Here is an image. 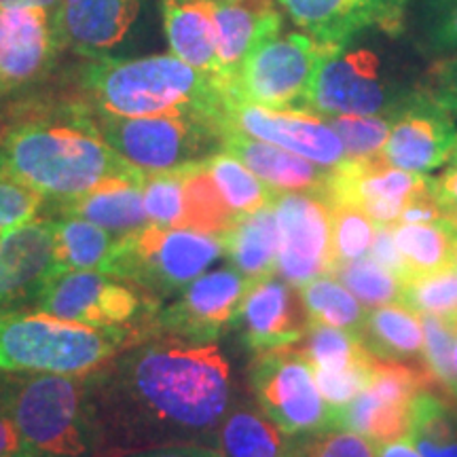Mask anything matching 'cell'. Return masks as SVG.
<instances>
[{"mask_svg": "<svg viewBox=\"0 0 457 457\" xmlns=\"http://www.w3.org/2000/svg\"><path fill=\"white\" fill-rule=\"evenodd\" d=\"M37 305L49 316L85 327H125L138 316V293L100 271H54L37 295Z\"/></svg>", "mask_w": 457, "mask_h": 457, "instance_id": "cell-12", "label": "cell"}, {"mask_svg": "<svg viewBox=\"0 0 457 457\" xmlns=\"http://www.w3.org/2000/svg\"><path fill=\"white\" fill-rule=\"evenodd\" d=\"M233 129L256 140L282 146L310 162L337 168L345 162V148L339 136L322 117L305 111H271L227 96L222 111V131Z\"/></svg>", "mask_w": 457, "mask_h": 457, "instance_id": "cell-15", "label": "cell"}, {"mask_svg": "<svg viewBox=\"0 0 457 457\" xmlns=\"http://www.w3.org/2000/svg\"><path fill=\"white\" fill-rule=\"evenodd\" d=\"M299 296L310 322L343 328L360 337L367 320V307L335 276H320L299 286Z\"/></svg>", "mask_w": 457, "mask_h": 457, "instance_id": "cell-34", "label": "cell"}, {"mask_svg": "<svg viewBox=\"0 0 457 457\" xmlns=\"http://www.w3.org/2000/svg\"><path fill=\"white\" fill-rule=\"evenodd\" d=\"M222 151L239 159L256 179L276 193H322L327 195L333 168H324L310 159L295 155L282 146L256 140L242 131L222 134Z\"/></svg>", "mask_w": 457, "mask_h": 457, "instance_id": "cell-22", "label": "cell"}, {"mask_svg": "<svg viewBox=\"0 0 457 457\" xmlns=\"http://www.w3.org/2000/svg\"><path fill=\"white\" fill-rule=\"evenodd\" d=\"M11 457H34V455H30V453H20V455H11Z\"/></svg>", "mask_w": 457, "mask_h": 457, "instance_id": "cell-57", "label": "cell"}, {"mask_svg": "<svg viewBox=\"0 0 457 457\" xmlns=\"http://www.w3.org/2000/svg\"><path fill=\"white\" fill-rule=\"evenodd\" d=\"M369 253H370V259L379 262V265H384L386 270H390L392 273H396V276L400 278V282H403L404 262L396 248V242H394L390 227L375 225V237H373V244H370Z\"/></svg>", "mask_w": 457, "mask_h": 457, "instance_id": "cell-49", "label": "cell"}, {"mask_svg": "<svg viewBox=\"0 0 457 457\" xmlns=\"http://www.w3.org/2000/svg\"><path fill=\"white\" fill-rule=\"evenodd\" d=\"M273 210L279 225V278L290 286L333 276V214L322 193H278Z\"/></svg>", "mask_w": 457, "mask_h": 457, "instance_id": "cell-11", "label": "cell"}, {"mask_svg": "<svg viewBox=\"0 0 457 457\" xmlns=\"http://www.w3.org/2000/svg\"><path fill=\"white\" fill-rule=\"evenodd\" d=\"M253 286L233 270L204 273L180 290V296L157 313V328L187 341H216L237 320L244 296Z\"/></svg>", "mask_w": 457, "mask_h": 457, "instance_id": "cell-14", "label": "cell"}, {"mask_svg": "<svg viewBox=\"0 0 457 457\" xmlns=\"http://www.w3.org/2000/svg\"><path fill=\"white\" fill-rule=\"evenodd\" d=\"M434 185V180H432ZM441 208H438L436 197H434L432 187L426 191L417 193L411 202L404 205L403 212H400L398 225H415V222H436L441 220Z\"/></svg>", "mask_w": 457, "mask_h": 457, "instance_id": "cell-50", "label": "cell"}, {"mask_svg": "<svg viewBox=\"0 0 457 457\" xmlns=\"http://www.w3.org/2000/svg\"><path fill=\"white\" fill-rule=\"evenodd\" d=\"M420 41L428 55L438 60L457 57V0H424Z\"/></svg>", "mask_w": 457, "mask_h": 457, "instance_id": "cell-42", "label": "cell"}, {"mask_svg": "<svg viewBox=\"0 0 457 457\" xmlns=\"http://www.w3.org/2000/svg\"><path fill=\"white\" fill-rule=\"evenodd\" d=\"M222 242L233 270L250 282L273 276L278 271L279 254V225L273 202L253 214L239 216Z\"/></svg>", "mask_w": 457, "mask_h": 457, "instance_id": "cell-26", "label": "cell"}, {"mask_svg": "<svg viewBox=\"0 0 457 457\" xmlns=\"http://www.w3.org/2000/svg\"><path fill=\"white\" fill-rule=\"evenodd\" d=\"M394 242L404 262V279L453 267L455 225L449 220L392 227Z\"/></svg>", "mask_w": 457, "mask_h": 457, "instance_id": "cell-30", "label": "cell"}, {"mask_svg": "<svg viewBox=\"0 0 457 457\" xmlns=\"http://www.w3.org/2000/svg\"><path fill=\"white\" fill-rule=\"evenodd\" d=\"M424 91L436 104L457 117V57L441 60L432 68Z\"/></svg>", "mask_w": 457, "mask_h": 457, "instance_id": "cell-47", "label": "cell"}, {"mask_svg": "<svg viewBox=\"0 0 457 457\" xmlns=\"http://www.w3.org/2000/svg\"><path fill=\"white\" fill-rule=\"evenodd\" d=\"M333 276L367 310L400 301V288H403L400 278L390 270H386L384 265H379L377 261L367 259V256L337 265Z\"/></svg>", "mask_w": 457, "mask_h": 457, "instance_id": "cell-38", "label": "cell"}, {"mask_svg": "<svg viewBox=\"0 0 457 457\" xmlns=\"http://www.w3.org/2000/svg\"><path fill=\"white\" fill-rule=\"evenodd\" d=\"M322 119L339 136L347 159H367L381 155L394 114H339Z\"/></svg>", "mask_w": 457, "mask_h": 457, "instance_id": "cell-39", "label": "cell"}, {"mask_svg": "<svg viewBox=\"0 0 457 457\" xmlns=\"http://www.w3.org/2000/svg\"><path fill=\"white\" fill-rule=\"evenodd\" d=\"M453 267L457 270V227H455V256H453Z\"/></svg>", "mask_w": 457, "mask_h": 457, "instance_id": "cell-56", "label": "cell"}, {"mask_svg": "<svg viewBox=\"0 0 457 457\" xmlns=\"http://www.w3.org/2000/svg\"><path fill=\"white\" fill-rule=\"evenodd\" d=\"M377 457H421V455L420 451L407 441V438H403V441L379 445V447H377Z\"/></svg>", "mask_w": 457, "mask_h": 457, "instance_id": "cell-53", "label": "cell"}, {"mask_svg": "<svg viewBox=\"0 0 457 457\" xmlns=\"http://www.w3.org/2000/svg\"><path fill=\"white\" fill-rule=\"evenodd\" d=\"M128 457H225L219 449L205 447L199 443H170L155 445V447H145L134 451Z\"/></svg>", "mask_w": 457, "mask_h": 457, "instance_id": "cell-51", "label": "cell"}, {"mask_svg": "<svg viewBox=\"0 0 457 457\" xmlns=\"http://www.w3.org/2000/svg\"><path fill=\"white\" fill-rule=\"evenodd\" d=\"M83 83L98 112L112 117L202 114L222 128L225 89L214 77L171 54L136 60L96 57Z\"/></svg>", "mask_w": 457, "mask_h": 457, "instance_id": "cell-3", "label": "cell"}, {"mask_svg": "<svg viewBox=\"0 0 457 457\" xmlns=\"http://www.w3.org/2000/svg\"><path fill=\"white\" fill-rule=\"evenodd\" d=\"M360 339L379 360L407 364L424 362V333L420 318L400 303L373 307L367 312Z\"/></svg>", "mask_w": 457, "mask_h": 457, "instance_id": "cell-28", "label": "cell"}, {"mask_svg": "<svg viewBox=\"0 0 457 457\" xmlns=\"http://www.w3.org/2000/svg\"><path fill=\"white\" fill-rule=\"evenodd\" d=\"M0 171L60 202L85 195L108 180L145 179V171L112 151L94 117L81 111L11 128L0 138Z\"/></svg>", "mask_w": 457, "mask_h": 457, "instance_id": "cell-2", "label": "cell"}, {"mask_svg": "<svg viewBox=\"0 0 457 457\" xmlns=\"http://www.w3.org/2000/svg\"><path fill=\"white\" fill-rule=\"evenodd\" d=\"M455 322H457V318H455Z\"/></svg>", "mask_w": 457, "mask_h": 457, "instance_id": "cell-58", "label": "cell"}, {"mask_svg": "<svg viewBox=\"0 0 457 457\" xmlns=\"http://www.w3.org/2000/svg\"><path fill=\"white\" fill-rule=\"evenodd\" d=\"M411 0H278L318 47L339 51L373 28L396 30Z\"/></svg>", "mask_w": 457, "mask_h": 457, "instance_id": "cell-17", "label": "cell"}, {"mask_svg": "<svg viewBox=\"0 0 457 457\" xmlns=\"http://www.w3.org/2000/svg\"><path fill=\"white\" fill-rule=\"evenodd\" d=\"M43 199L41 193L0 171V236L32 220L41 210Z\"/></svg>", "mask_w": 457, "mask_h": 457, "instance_id": "cell-44", "label": "cell"}, {"mask_svg": "<svg viewBox=\"0 0 457 457\" xmlns=\"http://www.w3.org/2000/svg\"><path fill=\"white\" fill-rule=\"evenodd\" d=\"M222 254V237L148 222L119 237L111 276L129 279L157 296H170L204 276Z\"/></svg>", "mask_w": 457, "mask_h": 457, "instance_id": "cell-7", "label": "cell"}, {"mask_svg": "<svg viewBox=\"0 0 457 457\" xmlns=\"http://www.w3.org/2000/svg\"><path fill=\"white\" fill-rule=\"evenodd\" d=\"M305 457H377V447L358 432L327 430L316 434Z\"/></svg>", "mask_w": 457, "mask_h": 457, "instance_id": "cell-46", "label": "cell"}, {"mask_svg": "<svg viewBox=\"0 0 457 457\" xmlns=\"http://www.w3.org/2000/svg\"><path fill=\"white\" fill-rule=\"evenodd\" d=\"M286 436L265 413L239 409L219 428V451L225 457H286Z\"/></svg>", "mask_w": 457, "mask_h": 457, "instance_id": "cell-33", "label": "cell"}, {"mask_svg": "<svg viewBox=\"0 0 457 457\" xmlns=\"http://www.w3.org/2000/svg\"><path fill=\"white\" fill-rule=\"evenodd\" d=\"M411 404H398L379 398L369 387L358 392L350 403L333 409L330 430L362 434L375 447L409 436Z\"/></svg>", "mask_w": 457, "mask_h": 457, "instance_id": "cell-29", "label": "cell"}, {"mask_svg": "<svg viewBox=\"0 0 457 457\" xmlns=\"http://www.w3.org/2000/svg\"><path fill=\"white\" fill-rule=\"evenodd\" d=\"M62 47L55 11L0 9V96L45 77Z\"/></svg>", "mask_w": 457, "mask_h": 457, "instance_id": "cell-18", "label": "cell"}, {"mask_svg": "<svg viewBox=\"0 0 457 457\" xmlns=\"http://www.w3.org/2000/svg\"><path fill=\"white\" fill-rule=\"evenodd\" d=\"M214 24L219 83L227 89L254 45L282 30V17L271 0H214Z\"/></svg>", "mask_w": 457, "mask_h": 457, "instance_id": "cell-23", "label": "cell"}, {"mask_svg": "<svg viewBox=\"0 0 457 457\" xmlns=\"http://www.w3.org/2000/svg\"><path fill=\"white\" fill-rule=\"evenodd\" d=\"M299 303L301 296L282 278L253 282L236 320L245 345L256 353L295 347L307 327Z\"/></svg>", "mask_w": 457, "mask_h": 457, "instance_id": "cell-19", "label": "cell"}, {"mask_svg": "<svg viewBox=\"0 0 457 457\" xmlns=\"http://www.w3.org/2000/svg\"><path fill=\"white\" fill-rule=\"evenodd\" d=\"M407 441L421 457H457V411L430 390H421L411 404Z\"/></svg>", "mask_w": 457, "mask_h": 457, "instance_id": "cell-32", "label": "cell"}, {"mask_svg": "<svg viewBox=\"0 0 457 457\" xmlns=\"http://www.w3.org/2000/svg\"><path fill=\"white\" fill-rule=\"evenodd\" d=\"M54 271V220H28L0 236V307L37 299Z\"/></svg>", "mask_w": 457, "mask_h": 457, "instance_id": "cell-20", "label": "cell"}, {"mask_svg": "<svg viewBox=\"0 0 457 457\" xmlns=\"http://www.w3.org/2000/svg\"><path fill=\"white\" fill-rule=\"evenodd\" d=\"M432 191L438 208H441L443 219L453 222L457 227V151L449 159L447 170H445L441 179H434Z\"/></svg>", "mask_w": 457, "mask_h": 457, "instance_id": "cell-48", "label": "cell"}, {"mask_svg": "<svg viewBox=\"0 0 457 457\" xmlns=\"http://www.w3.org/2000/svg\"><path fill=\"white\" fill-rule=\"evenodd\" d=\"M330 214H333L335 267L367 256L375 237V222L364 212H360L358 208L345 204L330 202Z\"/></svg>", "mask_w": 457, "mask_h": 457, "instance_id": "cell-40", "label": "cell"}, {"mask_svg": "<svg viewBox=\"0 0 457 457\" xmlns=\"http://www.w3.org/2000/svg\"><path fill=\"white\" fill-rule=\"evenodd\" d=\"M415 91L398 87L384 72L379 57L369 49L343 47L320 64L312 85L310 112L318 117L339 114H396Z\"/></svg>", "mask_w": 457, "mask_h": 457, "instance_id": "cell-9", "label": "cell"}, {"mask_svg": "<svg viewBox=\"0 0 457 457\" xmlns=\"http://www.w3.org/2000/svg\"><path fill=\"white\" fill-rule=\"evenodd\" d=\"M138 13L140 0H62L55 24L62 45L96 60L123 43Z\"/></svg>", "mask_w": 457, "mask_h": 457, "instance_id": "cell-21", "label": "cell"}, {"mask_svg": "<svg viewBox=\"0 0 457 457\" xmlns=\"http://www.w3.org/2000/svg\"><path fill=\"white\" fill-rule=\"evenodd\" d=\"M0 407L34 457H94L98 449L100 417L83 375L15 373L0 381Z\"/></svg>", "mask_w": 457, "mask_h": 457, "instance_id": "cell-4", "label": "cell"}, {"mask_svg": "<svg viewBox=\"0 0 457 457\" xmlns=\"http://www.w3.org/2000/svg\"><path fill=\"white\" fill-rule=\"evenodd\" d=\"M171 55L219 81L214 0H162Z\"/></svg>", "mask_w": 457, "mask_h": 457, "instance_id": "cell-24", "label": "cell"}, {"mask_svg": "<svg viewBox=\"0 0 457 457\" xmlns=\"http://www.w3.org/2000/svg\"><path fill=\"white\" fill-rule=\"evenodd\" d=\"M250 381L262 413L288 436L330 430L333 409L320 394L312 364L299 350L282 347L259 353Z\"/></svg>", "mask_w": 457, "mask_h": 457, "instance_id": "cell-10", "label": "cell"}, {"mask_svg": "<svg viewBox=\"0 0 457 457\" xmlns=\"http://www.w3.org/2000/svg\"><path fill=\"white\" fill-rule=\"evenodd\" d=\"M117 242L119 236L85 219L64 216L54 220V271H100L111 276Z\"/></svg>", "mask_w": 457, "mask_h": 457, "instance_id": "cell-27", "label": "cell"}, {"mask_svg": "<svg viewBox=\"0 0 457 457\" xmlns=\"http://www.w3.org/2000/svg\"><path fill=\"white\" fill-rule=\"evenodd\" d=\"M451 364H453V392L457 396V339H455V345H453V356H451Z\"/></svg>", "mask_w": 457, "mask_h": 457, "instance_id": "cell-55", "label": "cell"}, {"mask_svg": "<svg viewBox=\"0 0 457 457\" xmlns=\"http://www.w3.org/2000/svg\"><path fill=\"white\" fill-rule=\"evenodd\" d=\"M20 453H28L26 445L21 441L13 420L0 407V457H11Z\"/></svg>", "mask_w": 457, "mask_h": 457, "instance_id": "cell-52", "label": "cell"}, {"mask_svg": "<svg viewBox=\"0 0 457 457\" xmlns=\"http://www.w3.org/2000/svg\"><path fill=\"white\" fill-rule=\"evenodd\" d=\"M327 54L307 34H271L245 55L227 96L271 111L310 112L316 72Z\"/></svg>", "mask_w": 457, "mask_h": 457, "instance_id": "cell-8", "label": "cell"}, {"mask_svg": "<svg viewBox=\"0 0 457 457\" xmlns=\"http://www.w3.org/2000/svg\"><path fill=\"white\" fill-rule=\"evenodd\" d=\"M136 339L128 327H85L49 313H0V373L83 375Z\"/></svg>", "mask_w": 457, "mask_h": 457, "instance_id": "cell-5", "label": "cell"}, {"mask_svg": "<svg viewBox=\"0 0 457 457\" xmlns=\"http://www.w3.org/2000/svg\"><path fill=\"white\" fill-rule=\"evenodd\" d=\"M182 170L146 174L142 180V197L148 222L157 227H180L185 212V187Z\"/></svg>", "mask_w": 457, "mask_h": 457, "instance_id": "cell-41", "label": "cell"}, {"mask_svg": "<svg viewBox=\"0 0 457 457\" xmlns=\"http://www.w3.org/2000/svg\"><path fill=\"white\" fill-rule=\"evenodd\" d=\"M182 187H185V212L179 228L205 233V236L225 237L236 225L239 216L228 208L222 199L219 187L205 163L187 165L182 170Z\"/></svg>", "mask_w": 457, "mask_h": 457, "instance_id": "cell-31", "label": "cell"}, {"mask_svg": "<svg viewBox=\"0 0 457 457\" xmlns=\"http://www.w3.org/2000/svg\"><path fill=\"white\" fill-rule=\"evenodd\" d=\"M400 305H404L417 316H430L455 320L457 318V270H447L413 276L403 279L400 288Z\"/></svg>", "mask_w": 457, "mask_h": 457, "instance_id": "cell-37", "label": "cell"}, {"mask_svg": "<svg viewBox=\"0 0 457 457\" xmlns=\"http://www.w3.org/2000/svg\"><path fill=\"white\" fill-rule=\"evenodd\" d=\"M373 367H356L343 370L313 369V377H316L318 390L328 403V407L337 409L341 404L350 403L358 392H362L369 386Z\"/></svg>", "mask_w": 457, "mask_h": 457, "instance_id": "cell-45", "label": "cell"}, {"mask_svg": "<svg viewBox=\"0 0 457 457\" xmlns=\"http://www.w3.org/2000/svg\"><path fill=\"white\" fill-rule=\"evenodd\" d=\"M430 176L394 168L384 157L345 159L330 176L327 197L358 208L379 227H396L400 212L417 193L432 187Z\"/></svg>", "mask_w": 457, "mask_h": 457, "instance_id": "cell-13", "label": "cell"}, {"mask_svg": "<svg viewBox=\"0 0 457 457\" xmlns=\"http://www.w3.org/2000/svg\"><path fill=\"white\" fill-rule=\"evenodd\" d=\"M301 353L312 369L343 370L356 367H373L379 358H375L358 335L347 333L343 328L327 327V324L310 322L307 320L303 333Z\"/></svg>", "mask_w": 457, "mask_h": 457, "instance_id": "cell-35", "label": "cell"}, {"mask_svg": "<svg viewBox=\"0 0 457 457\" xmlns=\"http://www.w3.org/2000/svg\"><path fill=\"white\" fill-rule=\"evenodd\" d=\"M62 0H0V9H21V7H41L47 11H57Z\"/></svg>", "mask_w": 457, "mask_h": 457, "instance_id": "cell-54", "label": "cell"}, {"mask_svg": "<svg viewBox=\"0 0 457 457\" xmlns=\"http://www.w3.org/2000/svg\"><path fill=\"white\" fill-rule=\"evenodd\" d=\"M96 121V119H94ZM102 138L145 174L195 165L222 151V128L202 114L112 117L98 112Z\"/></svg>", "mask_w": 457, "mask_h": 457, "instance_id": "cell-6", "label": "cell"}, {"mask_svg": "<svg viewBox=\"0 0 457 457\" xmlns=\"http://www.w3.org/2000/svg\"><path fill=\"white\" fill-rule=\"evenodd\" d=\"M205 170L210 171L216 187H219L222 199L237 216L253 214L256 210L265 208L278 195L261 179L250 171L245 165L227 151L214 153L205 159Z\"/></svg>", "mask_w": 457, "mask_h": 457, "instance_id": "cell-36", "label": "cell"}, {"mask_svg": "<svg viewBox=\"0 0 457 457\" xmlns=\"http://www.w3.org/2000/svg\"><path fill=\"white\" fill-rule=\"evenodd\" d=\"M455 151L457 125L453 114L436 104L426 91H415L413 98L394 114L381 157L398 170L430 174L449 163Z\"/></svg>", "mask_w": 457, "mask_h": 457, "instance_id": "cell-16", "label": "cell"}, {"mask_svg": "<svg viewBox=\"0 0 457 457\" xmlns=\"http://www.w3.org/2000/svg\"><path fill=\"white\" fill-rule=\"evenodd\" d=\"M91 379L100 426L134 443H202L231 404V373L219 347L180 337L125 347Z\"/></svg>", "mask_w": 457, "mask_h": 457, "instance_id": "cell-1", "label": "cell"}, {"mask_svg": "<svg viewBox=\"0 0 457 457\" xmlns=\"http://www.w3.org/2000/svg\"><path fill=\"white\" fill-rule=\"evenodd\" d=\"M142 180L117 179L102 182L85 195L60 202L62 214L94 222L119 237L138 231L148 225Z\"/></svg>", "mask_w": 457, "mask_h": 457, "instance_id": "cell-25", "label": "cell"}, {"mask_svg": "<svg viewBox=\"0 0 457 457\" xmlns=\"http://www.w3.org/2000/svg\"><path fill=\"white\" fill-rule=\"evenodd\" d=\"M417 318H420L421 333H424L426 369L445 387L453 390V364H451V356H453V345L457 339V322L455 320L430 316V313H421Z\"/></svg>", "mask_w": 457, "mask_h": 457, "instance_id": "cell-43", "label": "cell"}]
</instances>
